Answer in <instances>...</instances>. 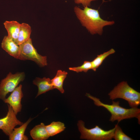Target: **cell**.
I'll return each instance as SVG.
<instances>
[{"instance_id": "obj_7", "label": "cell", "mask_w": 140, "mask_h": 140, "mask_svg": "<svg viewBox=\"0 0 140 140\" xmlns=\"http://www.w3.org/2000/svg\"><path fill=\"white\" fill-rule=\"evenodd\" d=\"M8 111L6 115L0 118V129L6 135L9 136L15 127L21 125L23 123L17 118L11 107L8 104Z\"/></svg>"}, {"instance_id": "obj_9", "label": "cell", "mask_w": 140, "mask_h": 140, "mask_svg": "<svg viewBox=\"0 0 140 140\" xmlns=\"http://www.w3.org/2000/svg\"><path fill=\"white\" fill-rule=\"evenodd\" d=\"M1 46L10 55L17 59H18L20 52L19 46L8 36L4 37L1 44Z\"/></svg>"}, {"instance_id": "obj_4", "label": "cell", "mask_w": 140, "mask_h": 140, "mask_svg": "<svg viewBox=\"0 0 140 140\" xmlns=\"http://www.w3.org/2000/svg\"><path fill=\"white\" fill-rule=\"evenodd\" d=\"M77 125L81 134L80 138L89 140H110L113 138L115 127L109 130H105L96 125L90 129L86 128L85 122L81 120L78 121Z\"/></svg>"}, {"instance_id": "obj_16", "label": "cell", "mask_w": 140, "mask_h": 140, "mask_svg": "<svg viewBox=\"0 0 140 140\" xmlns=\"http://www.w3.org/2000/svg\"><path fill=\"white\" fill-rule=\"evenodd\" d=\"M45 127L50 137L60 133L66 128L64 124L59 121L53 122L50 124L45 125Z\"/></svg>"}, {"instance_id": "obj_10", "label": "cell", "mask_w": 140, "mask_h": 140, "mask_svg": "<svg viewBox=\"0 0 140 140\" xmlns=\"http://www.w3.org/2000/svg\"><path fill=\"white\" fill-rule=\"evenodd\" d=\"M33 83L37 86L38 91L37 97L40 95L54 89L51 80L49 78L44 77L43 78H36L33 81Z\"/></svg>"}, {"instance_id": "obj_13", "label": "cell", "mask_w": 140, "mask_h": 140, "mask_svg": "<svg viewBox=\"0 0 140 140\" xmlns=\"http://www.w3.org/2000/svg\"><path fill=\"white\" fill-rule=\"evenodd\" d=\"M31 118H29L24 123H23L20 127L14 128L11 134L9 136L10 140H27L28 139L27 136L24 134L26 129L29 123L32 120Z\"/></svg>"}, {"instance_id": "obj_14", "label": "cell", "mask_w": 140, "mask_h": 140, "mask_svg": "<svg viewBox=\"0 0 140 140\" xmlns=\"http://www.w3.org/2000/svg\"><path fill=\"white\" fill-rule=\"evenodd\" d=\"M67 74V73L65 71L58 70L55 76L51 80L52 85L54 89H58L62 93L64 92V90L63 87V83Z\"/></svg>"}, {"instance_id": "obj_17", "label": "cell", "mask_w": 140, "mask_h": 140, "mask_svg": "<svg viewBox=\"0 0 140 140\" xmlns=\"http://www.w3.org/2000/svg\"><path fill=\"white\" fill-rule=\"evenodd\" d=\"M115 50L111 48L108 51L97 55V57L92 61H91L92 69L95 71L97 68L101 65L104 60L109 55L114 53Z\"/></svg>"}, {"instance_id": "obj_6", "label": "cell", "mask_w": 140, "mask_h": 140, "mask_svg": "<svg viewBox=\"0 0 140 140\" xmlns=\"http://www.w3.org/2000/svg\"><path fill=\"white\" fill-rule=\"evenodd\" d=\"M24 72L17 73L13 74L11 72L2 80L0 83V99L3 101L6 95L12 92L19 83L23 81L25 78Z\"/></svg>"}, {"instance_id": "obj_19", "label": "cell", "mask_w": 140, "mask_h": 140, "mask_svg": "<svg viewBox=\"0 0 140 140\" xmlns=\"http://www.w3.org/2000/svg\"><path fill=\"white\" fill-rule=\"evenodd\" d=\"M92 65L91 62L85 61L81 66L76 67H69L70 70L73 71L77 73L83 72H87L88 71L92 69Z\"/></svg>"}, {"instance_id": "obj_8", "label": "cell", "mask_w": 140, "mask_h": 140, "mask_svg": "<svg viewBox=\"0 0 140 140\" xmlns=\"http://www.w3.org/2000/svg\"><path fill=\"white\" fill-rule=\"evenodd\" d=\"M22 87V85L21 84L17 87L10 95L3 101L11 107L16 115L21 111L22 108L21 101L23 96Z\"/></svg>"}, {"instance_id": "obj_18", "label": "cell", "mask_w": 140, "mask_h": 140, "mask_svg": "<svg viewBox=\"0 0 140 140\" xmlns=\"http://www.w3.org/2000/svg\"><path fill=\"white\" fill-rule=\"evenodd\" d=\"M115 130L113 138L115 140H134L125 134L118 124H115Z\"/></svg>"}, {"instance_id": "obj_1", "label": "cell", "mask_w": 140, "mask_h": 140, "mask_svg": "<svg viewBox=\"0 0 140 140\" xmlns=\"http://www.w3.org/2000/svg\"><path fill=\"white\" fill-rule=\"evenodd\" d=\"M75 13L82 26L85 27L92 35L102 34L103 28L106 26L112 25L114 21H108L101 17L98 10L89 8L84 7L83 9L75 6Z\"/></svg>"}, {"instance_id": "obj_15", "label": "cell", "mask_w": 140, "mask_h": 140, "mask_svg": "<svg viewBox=\"0 0 140 140\" xmlns=\"http://www.w3.org/2000/svg\"><path fill=\"white\" fill-rule=\"evenodd\" d=\"M31 32V28L29 24L25 23L21 24L18 37L16 43L19 45L27 41L30 38Z\"/></svg>"}, {"instance_id": "obj_12", "label": "cell", "mask_w": 140, "mask_h": 140, "mask_svg": "<svg viewBox=\"0 0 140 140\" xmlns=\"http://www.w3.org/2000/svg\"><path fill=\"white\" fill-rule=\"evenodd\" d=\"M30 134L34 140H45L50 137L43 123L35 126L30 130Z\"/></svg>"}, {"instance_id": "obj_5", "label": "cell", "mask_w": 140, "mask_h": 140, "mask_svg": "<svg viewBox=\"0 0 140 140\" xmlns=\"http://www.w3.org/2000/svg\"><path fill=\"white\" fill-rule=\"evenodd\" d=\"M19 45L20 52L18 59L31 60L41 67L47 65L46 56H42L38 53L32 44L30 38Z\"/></svg>"}, {"instance_id": "obj_2", "label": "cell", "mask_w": 140, "mask_h": 140, "mask_svg": "<svg viewBox=\"0 0 140 140\" xmlns=\"http://www.w3.org/2000/svg\"><path fill=\"white\" fill-rule=\"evenodd\" d=\"M86 95L94 101V104L98 107H102L106 109L111 114L109 121L113 122L117 121L118 123L124 119L134 117L137 118L138 123L140 122V109L137 107L127 109L121 107L118 101H113L111 104H105L96 97L86 93Z\"/></svg>"}, {"instance_id": "obj_3", "label": "cell", "mask_w": 140, "mask_h": 140, "mask_svg": "<svg viewBox=\"0 0 140 140\" xmlns=\"http://www.w3.org/2000/svg\"><path fill=\"white\" fill-rule=\"evenodd\" d=\"M108 95L112 100L117 98L125 100L131 107H137L140 104V93L130 87L127 81H123L119 83Z\"/></svg>"}, {"instance_id": "obj_11", "label": "cell", "mask_w": 140, "mask_h": 140, "mask_svg": "<svg viewBox=\"0 0 140 140\" xmlns=\"http://www.w3.org/2000/svg\"><path fill=\"white\" fill-rule=\"evenodd\" d=\"M8 36L16 43L18 37L21 24L16 21H6L4 23Z\"/></svg>"}, {"instance_id": "obj_20", "label": "cell", "mask_w": 140, "mask_h": 140, "mask_svg": "<svg viewBox=\"0 0 140 140\" xmlns=\"http://www.w3.org/2000/svg\"><path fill=\"white\" fill-rule=\"evenodd\" d=\"M97 0H75V3L77 4H81L84 7H89L92 2Z\"/></svg>"}]
</instances>
